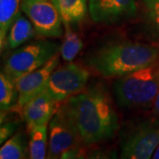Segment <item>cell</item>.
I'll return each instance as SVG.
<instances>
[{"instance_id": "6da1fadb", "label": "cell", "mask_w": 159, "mask_h": 159, "mask_svg": "<svg viewBox=\"0 0 159 159\" xmlns=\"http://www.w3.org/2000/svg\"><path fill=\"white\" fill-rule=\"evenodd\" d=\"M65 105L84 146L109 141L119 130V116L103 85L96 84L80 91L70 97Z\"/></svg>"}, {"instance_id": "7a4b0ae2", "label": "cell", "mask_w": 159, "mask_h": 159, "mask_svg": "<svg viewBox=\"0 0 159 159\" xmlns=\"http://www.w3.org/2000/svg\"><path fill=\"white\" fill-rule=\"evenodd\" d=\"M159 60V47L142 42L118 41L89 53L87 65L103 77H123Z\"/></svg>"}, {"instance_id": "3957f363", "label": "cell", "mask_w": 159, "mask_h": 159, "mask_svg": "<svg viewBox=\"0 0 159 159\" xmlns=\"http://www.w3.org/2000/svg\"><path fill=\"white\" fill-rule=\"evenodd\" d=\"M113 91L121 107L144 109L153 105L159 91V60L119 78Z\"/></svg>"}, {"instance_id": "277c9868", "label": "cell", "mask_w": 159, "mask_h": 159, "mask_svg": "<svg viewBox=\"0 0 159 159\" xmlns=\"http://www.w3.org/2000/svg\"><path fill=\"white\" fill-rule=\"evenodd\" d=\"M159 145V119H143L121 133L120 159H151Z\"/></svg>"}, {"instance_id": "5b68a950", "label": "cell", "mask_w": 159, "mask_h": 159, "mask_svg": "<svg viewBox=\"0 0 159 159\" xmlns=\"http://www.w3.org/2000/svg\"><path fill=\"white\" fill-rule=\"evenodd\" d=\"M60 47L51 41H35L19 47L5 62L4 72L15 81L40 68L59 54Z\"/></svg>"}, {"instance_id": "8992f818", "label": "cell", "mask_w": 159, "mask_h": 159, "mask_svg": "<svg viewBox=\"0 0 159 159\" xmlns=\"http://www.w3.org/2000/svg\"><path fill=\"white\" fill-rule=\"evenodd\" d=\"M89 78V72L85 67L68 63L54 70L45 91L54 101L59 103L83 90Z\"/></svg>"}, {"instance_id": "52a82bcc", "label": "cell", "mask_w": 159, "mask_h": 159, "mask_svg": "<svg viewBox=\"0 0 159 159\" xmlns=\"http://www.w3.org/2000/svg\"><path fill=\"white\" fill-rule=\"evenodd\" d=\"M48 157L58 159L71 148L81 144L78 130L65 103L58 108L49 123Z\"/></svg>"}, {"instance_id": "ba28073f", "label": "cell", "mask_w": 159, "mask_h": 159, "mask_svg": "<svg viewBox=\"0 0 159 159\" xmlns=\"http://www.w3.org/2000/svg\"><path fill=\"white\" fill-rule=\"evenodd\" d=\"M20 9L38 34L55 38L63 35L62 18L52 0H22Z\"/></svg>"}, {"instance_id": "9c48e42d", "label": "cell", "mask_w": 159, "mask_h": 159, "mask_svg": "<svg viewBox=\"0 0 159 159\" xmlns=\"http://www.w3.org/2000/svg\"><path fill=\"white\" fill-rule=\"evenodd\" d=\"M89 11L95 22L112 25L135 17L137 4L135 0H89Z\"/></svg>"}, {"instance_id": "30bf717a", "label": "cell", "mask_w": 159, "mask_h": 159, "mask_svg": "<svg viewBox=\"0 0 159 159\" xmlns=\"http://www.w3.org/2000/svg\"><path fill=\"white\" fill-rule=\"evenodd\" d=\"M59 64V54L53 57L40 68L24 75L16 80L19 100L18 106L22 108L31 99L46 90L51 74Z\"/></svg>"}, {"instance_id": "8fae6325", "label": "cell", "mask_w": 159, "mask_h": 159, "mask_svg": "<svg viewBox=\"0 0 159 159\" xmlns=\"http://www.w3.org/2000/svg\"><path fill=\"white\" fill-rule=\"evenodd\" d=\"M58 108V102L46 91L27 102L22 107V114L29 132L36 126L48 125Z\"/></svg>"}, {"instance_id": "7c38bea8", "label": "cell", "mask_w": 159, "mask_h": 159, "mask_svg": "<svg viewBox=\"0 0 159 159\" xmlns=\"http://www.w3.org/2000/svg\"><path fill=\"white\" fill-rule=\"evenodd\" d=\"M36 33L32 22L26 15L20 12L11 25L6 35L4 48L5 50H14L22 45L23 43L32 39Z\"/></svg>"}, {"instance_id": "4fadbf2b", "label": "cell", "mask_w": 159, "mask_h": 159, "mask_svg": "<svg viewBox=\"0 0 159 159\" xmlns=\"http://www.w3.org/2000/svg\"><path fill=\"white\" fill-rule=\"evenodd\" d=\"M57 6L64 25L74 26L80 23L87 16L88 0H52Z\"/></svg>"}, {"instance_id": "5bb4252c", "label": "cell", "mask_w": 159, "mask_h": 159, "mask_svg": "<svg viewBox=\"0 0 159 159\" xmlns=\"http://www.w3.org/2000/svg\"><path fill=\"white\" fill-rule=\"evenodd\" d=\"M47 125L36 126L29 131V159H47L49 148Z\"/></svg>"}, {"instance_id": "9a60e30c", "label": "cell", "mask_w": 159, "mask_h": 159, "mask_svg": "<svg viewBox=\"0 0 159 159\" xmlns=\"http://www.w3.org/2000/svg\"><path fill=\"white\" fill-rule=\"evenodd\" d=\"M22 0H0V47L4 48L6 35L14 20L20 13Z\"/></svg>"}, {"instance_id": "2e32d148", "label": "cell", "mask_w": 159, "mask_h": 159, "mask_svg": "<svg viewBox=\"0 0 159 159\" xmlns=\"http://www.w3.org/2000/svg\"><path fill=\"white\" fill-rule=\"evenodd\" d=\"M29 154V141L20 131L9 138L0 149V159H26Z\"/></svg>"}, {"instance_id": "e0dca14e", "label": "cell", "mask_w": 159, "mask_h": 159, "mask_svg": "<svg viewBox=\"0 0 159 159\" xmlns=\"http://www.w3.org/2000/svg\"><path fill=\"white\" fill-rule=\"evenodd\" d=\"M19 93L16 81L2 71L0 74V108L1 112H6L18 105Z\"/></svg>"}, {"instance_id": "ac0fdd59", "label": "cell", "mask_w": 159, "mask_h": 159, "mask_svg": "<svg viewBox=\"0 0 159 159\" xmlns=\"http://www.w3.org/2000/svg\"><path fill=\"white\" fill-rule=\"evenodd\" d=\"M64 27L65 36L60 46V54L64 61L70 63L79 54L83 47V43L79 34L74 32L71 26L64 25Z\"/></svg>"}, {"instance_id": "d6986e66", "label": "cell", "mask_w": 159, "mask_h": 159, "mask_svg": "<svg viewBox=\"0 0 159 159\" xmlns=\"http://www.w3.org/2000/svg\"><path fill=\"white\" fill-rule=\"evenodd\" d=\"M148 26L159 35V0H141Z\"/></svg>"}, {"instance_id": "ffe728a7", "label": "cell", "mask_w": 159, "mask_h": 159, "mask_svg": "<svg viewBox=\"0 0 159 159\" xmlns=\"http://www.w3.org/2000/svg\"><path fill=\"white\" fill-rule=\"evenodd\" d=\"M20 123L16 120H9L1 123L0 127V143L4 144L9 138L16 134Z\"/></svg>"}, {"instance_id": "44dd1931", "label": "cell", "mask_w": 159, "mask_h": 159, "mask_svg": "<svg viewBox=\"0 0 159 159\" xmlns=\"http://www.w3.org/2000/svg\"><path fill=\"white\" fill-rule=\"evenodd\" d=\"M86 159H118V157L113 151L99 148L92 150Z\"/></svg>"}, {"instance_id": "7402d4cb", "label": "cell", "mask_w": 159, "mask_h": 159, "mask_svg": "<svg viewBox=\"0 0 159 159\" xmlns=\"http://www.w3.org/2000/svg\"><path fill=\"white\" fill-rule=\"evenodd\" d=\"M58 159H86L83 150L80 147L71 148L63 153Z\"/></svg>"}, {"instance_id": "603a6c76", "label": "cell", "mask_w": 159, "mask_h": 159, "mask_svg": "<svg viewBox=\"0 0 159 159\" xmlns=\"http://www.w3.org/2000/svg\"><path fill=\"white\" fill-rule=\"evenodd\" d=\"M153 111L154 113L156 114L159 118V91L153 102Z\"/></svg>"}, {"instance_id": "cb8c5ba5", "label": "cell", "mask_w": 159, "mask_h": 159, "mask_svg": "<svg viewBox=\"0 0 159 159\" xmlns=\"http://www.w3.org/2000/svg\"><path fill=\"white\" fill-rule=\"evenodd\" d=\"M151 159H159V145L158 147L157 148V149L155 150L153 156H152V158Z\"/></svg>"}, {"instance_id": "d4e9b609", "label": "cell", "mask_w": 159, "mask_h": 159, "mask_svg": "<svg viewBox=\"0 0 159 159\" xmlns=\"http://www.w3.org/2000/svg\"><path fill=\"white\" fill-rule=\"evenodd\" d=\"M47 159H57V158H52V157H47Z\"/></svg>"}]
</instances>
